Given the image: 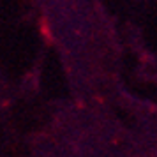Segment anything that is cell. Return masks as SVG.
I'll list each match as a JSON object with an SVG mask.
<instances>
[]
</instances>
